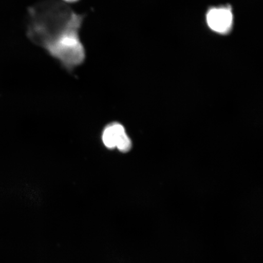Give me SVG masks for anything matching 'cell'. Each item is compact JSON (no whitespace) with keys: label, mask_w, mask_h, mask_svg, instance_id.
<instances>
[{"label":"cell","mask_w":263,"mask_h":263,"mask_svg":"<svg viewBox=\"0 0 263 263\" xmlns=\"http://www.w3.org/2000/svg\"><path fill=\"white\" fill-rule=\"evenodd\" d=\"M86 16L59 0H42L28 9L26 35L72 74L86 60L80 35Z\"/></svg>","instance_id":"obj_1"},{"label":"cell","mask_w":263,"mask_h":263,"mask_svg":"<svg viewBox=\"0 0 263 263\" xmlns=\"http://www.w3.org/2000/svg\"><path fill=\"white\" fill-rule=\"evenodd\" d=\"M103 141L108 149L117 148L122 153H127L132 147V142L124 127L120 123H111L105 128Z\"/></svg>","instance_id":"obj_2"},{"label":"cell","mask_w":263,"mask_h":263,"mask_svg":"<svg viewBox=\"0 0 263 263\" xmlns=\"http://www.w3.org/2000/svg\"><path fill=\"white\" fill-rule=\"evenodd\" d=\"M207 23L213 30L225 32L232 26L233 16L230 10L226 8H216L210 10L206 16Z\"/></svg>","instance_id":"obj_3"},{"label":"cell","mask_w":263,"mask_h":263,"mask_svg":"<svg viewBox=\"0 0 263 263\" xmlns=\"http://www.w3.org/2000/svg\"><path fill=\"white\" fill-rule=\"evenodd\" d=\"M81 0H61V2L65 3V4H77V3L80 2Z\"/></svg>","instance_id":"obj_4"}]
</instances>
